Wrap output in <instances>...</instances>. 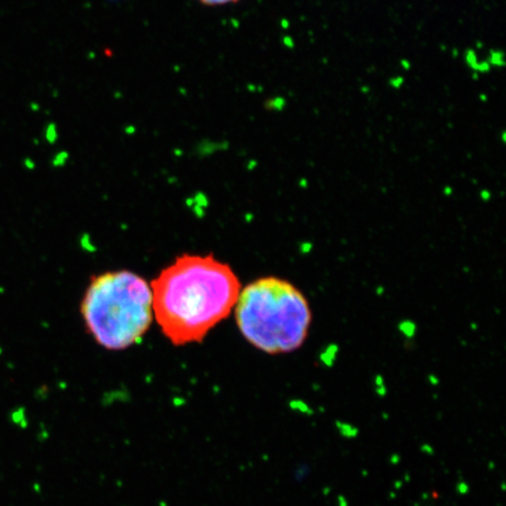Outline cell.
<instances>
[{"mask_svg": "<svg viewBox=\"0 0 506 506\" xmlns=\"http://www.w3.org/2000/svg\"><path fill=\"white\" fill-rule=\"evenodd\" d=\"M152 311L176 346L199 342L236 306L241 282L214 256L183 254L151 281Z\"/></svg>", "mask_w": 506, "mask_h": 506, "instance_id": "obj_1", "label": "cell"}, {"mask_svg": "<svg viewBox=\"0 0 506 506\" xmlns=\"http://www.w3.org/2000/svg\"><path fill=\"white\" fill-rule=\"evenodd\" d=\"M234 311L243 336L270 355L299 349L312 324V309L305 294L278 277H262L246 285Z\"/></svg>", "mask_w": 506, "mask_h": 506, "instance_id": "obj_2", "label": "cell"}, {"mask_svg": "<svg viewBox=\"0 0 506 506\" xmlns=\"http://www.w3.org/2000/svg\"><path fill=\"white\" fill-rule=\"evenodd\" d=\"M86 327L100 346L121 351L139 342L152 320L148 282L130 271L94 278L81 305Z\"/></svg>", "mask_w": 506, "mask_h": 506, "instance_id": "obj_3", "label": "cell"}, {"mask_svg": "<svg viewBox=\"0 0 506 506\" xmlns=\"http://www.w3.org/2000/svg\"><path fill=\"white\" fill-rule=\"evenodd\" d=\"M197 2L204 6L218 7V6L231 5V4H237L239 2H242V0H197Z\"/></svg>", "mask_w": 506, "mask_h": 506, "instance_id": "obj_4", "label": "cell"}, {"mask_svg": "<svg viewBox=\"0 0 506 506\" xmlns=\"http://www.w3.org/2000/svg\"><path fill=\"white\" fill-rule=\"evenodd\" d=\"M469 485L465 483L464 481H461L460 483L457 484V492L460 493V495H466V493L469 492Z\"/></svg>", "mask_w": 506, "mask_h": 506, "instance_id": "obj_5", "label": "cell"}, {"mask_svg": "<svg viewBox=\"0 0 506 506\" xmlns=\"http://www.w3.org/2000/svg\"><path fill=\"white\" fill-rule=\"evenodd\" d=\"M337 500H339V503H340V501H341V503H342V505H341V506H347L348 505L346 498L342 497V496H340L339 498H337Z\"/></svg>", "mask_w": 506, "mask_h": 506, "instance_id": "obj_6", "label": "cell"}]
</instances>
